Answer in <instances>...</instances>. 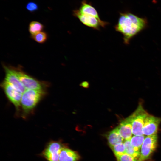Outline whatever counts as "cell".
Wrapping results in <instances>:
<instances>
[{
	"label": "cell",
	"mask_w": 161,
	"mask_h": 161,
	"mask_svg": "<svg viewBox=\"0 0 161 161\" xmlns=\"http://www.w3.org/2000/svg\"><path fill=\"white\" fill-rule=\"evenodd\" d=\"M78 10L82 14L94 16L100 20H102L100 18L95 9L90 3L88 2L86 0H83Z\"/></svg>",
	"instance_id": "cell-13"
},
{
	"label": "cell",
	"mask_w": 161,
	"mask_h": 161,
	"mask_svg": "<svg viewBox=\"0 0 161 161\" xmlns=\"http://www.w3.org/2000/svg\"><path fill=\"white\" fill-rule=\"evenodd\" d=\"M63 147L60 142L52 141L47 145L42 155L48 161H59L60 152Z\"/></svg>",
	"instance_id": "cell-8"
},
{
	"label": "cell",
	"mask_w": 161,
	"mask_h": 161,
	"mask_svg": "<svg viewBox=\"0 0 161 161\" xmlns=\"http://www.w3.org/2000/svg\"><path fill=\"white\" fill-rule=\"evenodd\" d=\"M111 148L116 157L126 153L125 146L123 142L117 143Z\"/></svg>",
	"instance_id": "cell-18"
},
{
	"label": "cell",
	"mask_w": 161,
	"mask_h": 161,
	"mask_svg": "<svg viewBox=\"0 0 161 161\" xmlns=\"http://www.w3.org/2000/svg\"><path fill=\"white\" fill-rule=\"evenodd\" d=\"M46 94V91L26 90L22 94L21 100V112L22 117L26 118L33 113L36 106Z\"/></svg>",
	"instance_id": "cell-2"
},
{
	"label": "cell",
	"mask_w": 161,
	"mask_h": 161,
	"mask_svg": "<svg viewBox=\"0 0 161 161\" xmlns=\"http://www.w3.org/2000/svg\"><path fill=\"white\" fill-rule=\"evenodd\" d=\"M157 143V134L145 137L141 147L138 161L148 159L156 149Z\"/></svg>",
	"instance_id": "cell-6"
},
{
	"label": "cell",
	"mask_w": 161,
	"mask_h": 161,
	"mask_svg": "<svg viewBox=\"0 0 161 161\" xmlns=\"http://www.w3.org/2000/svg\"><path fill=\"white\" fill-rule=\"evenodd\" d=\"M160 118L148 114L146 117L142 130L143 135L149 136L157 134Z\"/></svg>",
	"instance_id": "cell-9"
},
{
	"label": "cell",
	"mask_w": 161,
	"mask_h": 161,
	"mask_svg": "<svg viewBox=\"0 0 161 161\" xmlns=\"http://www.w3.org/2000/svg\"><path fill=\"white\" fill-rule=\"evenodd\" d=\"M44 28V26L41 23L37 21H32L29 24L28 30L31 35L40 32Z\"/></svg>",
	"instance_id": "cell-17"
},
{
	"label": "cell",
	"mask_w": 161,
	"mask_h": 161,
	"mask_svg": "<svg viewBox=\"0 0 161 161\" xmlns=\"http://www.w3.org/2000/svg\"><path fill=\"white\" fill-rule=\"evenodd\" d=\"M31 38L39 43H43L47 39L48 35L44 32H41L31 36Z\"/></svg>",
	"instance_id": "cell-19"
},
{
	"label": "cell",
	"mask_w": 161,
	"mask_h": 161,
	"mask_svg": "<svg viewBox=\"0 0 161 161\" xmlns=\"http://www.w3.org/2000/svg\"><path fill=\"white\" fill-rule=\"evenodd\" d=\"M145 137L144 135H134L131 137L130 140V143L136 151L140 152L141 147Z\"/></svg>",
	"instance_id": "cell-15"
},
{
	"label": "cell",
	"mask_w": 161,
	"mask_h": 161,
	"mask_svg": "<svg viewBox=\"0 0 161 161\" xmlns=\"http://www.w3.org/2000/svg\"><path fill=\"white\" fill-rule=\"evenodd\" d=\"M147 20L129 12L120 13L119 17L114 28L123 35V42L128 44L134 36L148 26Z\"/></svg>",
	"instance_id": "cell-1"
},
{
	"label": "cell",
	"mask_w": 161,
	"mask_h": 161,
	"mask_svg": "<svg viewBox=\"0 0 161 161\" xmlns=\"http://www.w3.org/2000/svg\"><path fill=\"white\" fill-rule=\"evenodd\" d=\"M123 143L125 146L126 153L133 157L138 161L140 156V152L135 150L130 143V140H124Z\"/></svg>",
	"instance_id": "cell-16"
},
{
	"label": "cell",
	"mask_w": 161,
	"mask_h": 161,
	"mask_svg": "<svg viewBox=\"0 0 161 161\" xmlns=\"http://www.w3.org/2000/svg\"><path fill=\"white\" fill-rule=\"evenodd\" d=\"M116 157L117 161H138L137 159L126 153Z\"/></svg>",
	"instance_id": "cell-20"
},
{
	"label": "cell",
	"mask_w": 161,
	"mask_h": 161,
	"mask_svg": "<svg viewBox=\"0 0 161 161\" xmlns=\"http://www.w3.org/2000/svg\"><path fill=\"white\" fill-rule=\"evenodd\" d=\"M11 67L26 90L47 91L49 85L47 82L39 80L28 75L22 70L20 66Z\"/></svg>",
	"instance_id": "cell-3"
},
{
	"label": "cell",
	"mask_w": 161,
	"mask_h": 161,
	"mask_svg": "<svg viewBox=\"0 0 161 161\" xmlns=\"http://www.w3.org/2000/svg\"><path fill=\"white\" fill-rule=\"evenodd\" d=\"M27 10L31 13H33L38 10V6L35 2L30 1L28 2L26 6Z\"/></svg>",
	"instance_id": "cell-21"
},
{
	"label": "cell",
	"mask_w": 161,
	"mask_h": 161,
	"mask_svg": "<svg viewBox=\"0 0 161 161\" xmlns=\"http://www.w3.org/2000/svg\"><path fill=\"white\" fill-rule=\"evenodd\" d=\"M105 135L110 148L117 143L124 141V139L119 133L117 127L108 132Z\"/></svg>",
	"instance_id": "cell-14"
},
{
	"label": "cell",
	"mask_w": 161,
	"mask_h": 161,
	"mask_svg": "<svg viewBox=\"0 0 161 161\" xmlns=\"http://www.w3.org/2000/svg\"><path fill=\"white\" fill-rule=\"evenodd\" d=\"M148 115L141 104H140L136 110L129 116L131 121L132 133L134 135H143L142 130L145 119Z\"/></svg>",
	"instance_id": "cell-4"
},
{
	"label": "cell",
	"mask_w": 161,
	"mask_h": 161,
	"mask_svg": "<svg viewBox=\"0 0 161 161\" xmlns=\"http://www.w3.org/2000/svg\"><path fill=\"white\" fill-rule=\"evenodd\" d=\"M117 127L124 140H130L133 133L132 123L129 116L122 120Z\"/></svg>",
	"instance_id": "cell-11"
},
{
	"label": "cell",
	"mask_w": 161,
	"mask_h": 161,
	"mask_svg": "<svg viewBox=\"0 0 161 161\" xmlns=\"http://www.w3.org/2000/svg\"><path fill=\"white\" fill-rule=\"evenodd\" d=\"M80 158L77 152L64 147L61 151L59 161H78Z\"/></svg>",
	"instance_id": "cell-12"
},
{
	"label": "cell",
	"mask_w": 161,
	"mask_h": 161,
	"mask_svg": "<svg viewBox=\"0 0 161 161\" xmlns=\"http://www.w3.org/2000/svg\"><path fill=\"white\" fill-rule=\"evenodd\" d=\"M0 86L8 99L14 106L17 114H18L21 112V103L23 93L5 80L1 83Z\"/></svg>",
	"instance_id": "cell-5"
},
{
	"label": "cell",
	"mask_w": 161,
	"mask_h": 161,
	"mask_svg": "<svg viewBox=\"0 0 161 161\" xmlns=\"http://www.w3.org/2000/svg\"><path fill=\"white\" fill-rule=\"evenodd\" d=\"M80 85L81 86L84 88H88L89 86V83L86 81L82 82Z\"/></svg>",
	"instance_id": "cell-22"
},
{
	"label": "cell",
	"mask_w": 161,
	"mask_h": 161,
	"mask_svg": "<svg viewBox=\"0 0 161 161\" xmlns=\"http://www.w3.org/2000/svg\"><path fill=\"white\" fill-rule=\"evenodd\" d=\"M3 66L5 72L4 80L23 93L26 89L11 66H7L5 64Z\"/></svg>",
	"instance_id": "cell-10"
},
{
	"label": "cell",
	"mask_w": 161,
	"mask_h": 161,
	"mask_svg": "<svg viewBox=\"0 0 161 161\" xmlns=\"http://www.w3.org/2000/svg\"><path fill=\"white\" fill-rule=\"evenodd\" d=\"M73 15L84 25L96 30H99L100 26L104 27L109 24L94 16L82 14L77 9L73 10Z\"/></svg>",
	"instance_id": "cell-7"
}]
</instances>
